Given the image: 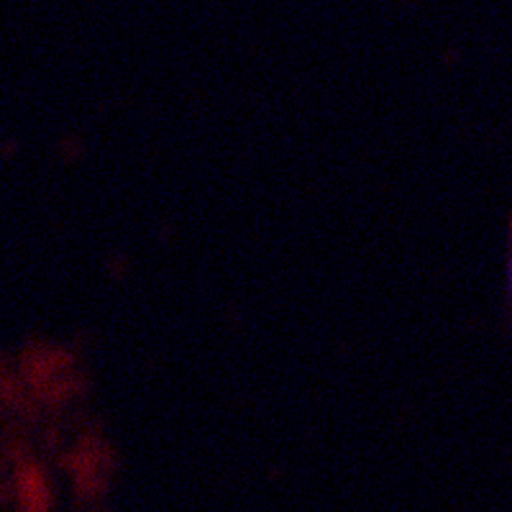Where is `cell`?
<instances>
[{
  "label": "cell",
  "mask_w": 512,
  "mask_h": 512,
  "mask_svg": "<svg viewBox=\"0 0 512 512\" xmlns=\"http://www.w3.org/2000/svg\"><path fill=\"white\" fill-rule=\"evenodd\" d=\"M510 239H512V226H510ZM510 295H512V254H510Z\"/></svg>",
  "instance_id": "cell-1"
}]
</instances>
